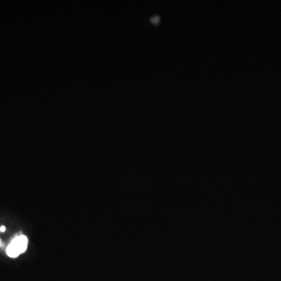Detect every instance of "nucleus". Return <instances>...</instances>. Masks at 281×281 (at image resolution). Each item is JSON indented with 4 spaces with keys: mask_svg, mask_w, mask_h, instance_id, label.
Instances as JSON below:
<instances>
[{
    "mask_svg": "<svg viewBox=\"0 0 281 281\" xmlns=\"http://www.w3.org/2000/svg\"><path fill=\"white\" fill-rule=\"evenodd\" d=\"M0 246H1V241H0Z\"/></svg>",
    "mask_w": 281,
    "mask_h": 281,
    "instance_id": "obj_4",
    "label": "nucleus"
},
{
    "mask_svg": "<svg viewBox=\"0 0 281 281\" xmlns=\"http://www.w3.org/2000/svg\"><path fill=\"white\" fill-rule=\"evenodd\" d=\"M0 231H1V232H4V231H5V227H4V226H1V227H0Z\"/></svg>",
    "mask_w": 281,
    "mask_h": 281,
    "instance_id": "obj_3",
    "label": "nucleus"
},
{
    "mask_svg": "<svg viewBox=\"0 0 281 281\" xmlns=\"http://www.w3.org/2000/svg\"><path fill=\"white\" fill-rule=\"evenodd\" d=\"M27 243H28V241H27V238L25 235H20V236H17V238H15L13 240V242H12V244L15 245V247L18 249V251L20 252V254L23 252H25L26 251V248H27Z\"/></svg>",
    "mask_w": 281,
    "mask_h": 281,
    "instance_id": "obj_1",
    "label": "nucleus"
},
{
    "mask_svg": "<svg viewBox=\"0 0 281 281\" xmlns=\"http://www.w3.org/2000/svg\"><path fill=\"white\" fill-rule=\"evenodd\" d=\"M7 255H9V257H17L18 255H20V252L18 251V249L16 248L15 247V245L14 244H9V246L7 247Z\"/></svg>",
    "mask_w": 281,
    "mask_h": 281,
    "instance_id": "obj_2",
    "label": "nucleus"
}]
</instances>
